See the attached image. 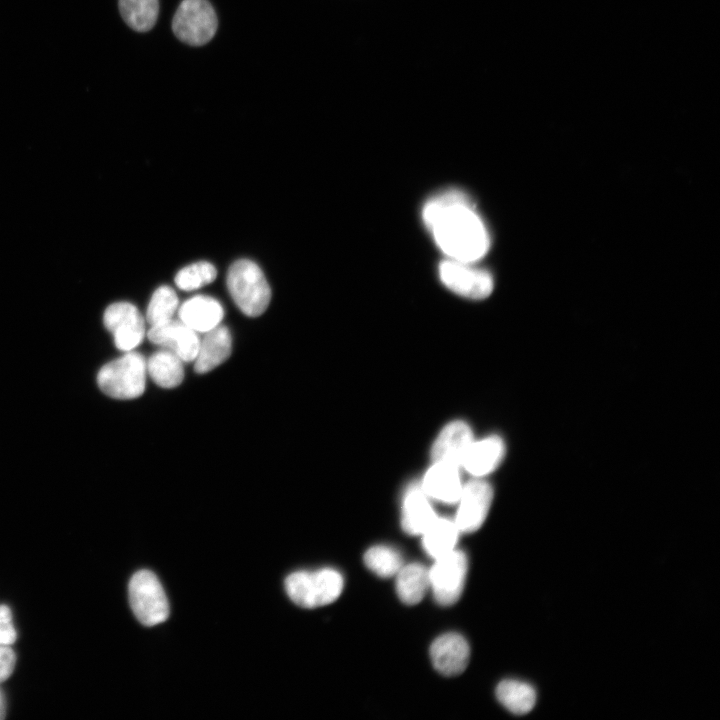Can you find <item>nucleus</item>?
<instances>
[{
  "label": "nucleus",
  "mask_w": 720,
  "mask_h": 720,
  "mask_svg": "<svg viewBox=\"0 0 720 720\" xmlns=\"http://www.w3.org/2000/svg\"><path fill=\"white\" fill-rule=\"evenodd\" d=\"M216 276V268L211 263L199 261L179 270L175 284L182 290L191 291L208 285Z\"/></svg>",
  "instance_id": "a878e982"
},
{
  "label": "nucleus",
  "mask_w": 720,
  "mask_h": 720,
  "mask_svg": "<svg viewBox=\"0 0 720 720\" xmlns=\"http://www.w3.org/2000/svg\"><path fill=\"white\" fill-rule=\"evenodd\" d=\"M200 339L194 370L204 374L224 363L232 352V336L226 326L218 325Z\"/></svg>",
  "instance_id": "4468645a"
},
{
  "label": "nucleus",
  "mask_w": 720,
  "mask_h": 720,
  "mask_svg": "<svg viewBox=\"0 0 720 720\" xmlns=\"http://www.w3.org/2000/svg\"><path fill=\"white\" fill-rule=\"evenodd\" d=\"M179 300L170 286H160L153 293L146 312V320L150 326L166 323L173 319L178 310Z\"/></svg>",
  "instance_id": "b1692460"
},
{
  "label": "nucleus",
  "mask_w": 720,
  "mask_h": 720,
  "mask_svg": "<svg viewBox=\"0 0 720 720\" xmlns=\"http://www.w3.org/2000/svg\"><path fill=\"white\" fill-rule=\"evenodd\" d=\"M499 702L510 712L526 714L532 710L536 702L534 688L525 682L517 680H504L496 689Z\"/></svg>",
  "instance_id": "4be33fe9"
},
{
  "label": "nucleus",
  "mask_w": 720,
  "mask_h": 720,
  "mask_svg": "<svg viewBox=\"0 0 720 720\" xmlns=\"http://www.w3.org/2000/svg\"><path fill=\"white\" fill-rule=\"evenodd\" d=\"M439 275L443 284L454 293L470 299H483L493 289L491 275L472 266L471 262L447 259L440 263Z\"/></svg>",
  "instance_id": "6e6552de"
},
{
  "label": "nucleus",
  "mask_w": 720,
  "mask_h": 720,
  "mask_svg": "<svg viewBox=\"0 0 720 720\" xmlns=\"http://www.w3.org/2000/svg\"><path fill=\"white\" fill-rule=\"evenodd\" d=\"M364 563L380 577L394 576L403 566L401 554L388 546H374L368 549L364 555Z\"/></svg>",
  "instance_id": "393cba45"
},
{
  "label": "nucleus",
  "mask_w": 720,
  "mask_h": 720,
  "mask_svg": "<svg viewBox=\"0 0 720 720\" xmlns=\"http://www.w3.org/2000/svg\"><path fill=\"white\" fill-rule=\"evenodd\" d=\"M103 322L120 351L135 350L145 337L144 318L137 307L129 302L109 305L104 312Z\"/></svg>",
  "instance_id": "1a4fd4ad"
},
{
  "label": "nucleus",
  "mask_w": 720,
  "mask_h": 720,
  "mask_svg": "<svg viewBox=\"0 0 720 720\" xmlns=\"http://www.w3.org/2000/svg\"><path fill=\"white\" fill-rule=\"evenodd\" d=\"M423 219L449 258L472 263L486 254L487 230L463 192L448 190L433 197L423 208Z\"/></svg>",
  "instance_id": "f257e3e1"
},
{
  "label": "nucleus",
  "mask_w": 720,
  "mask_h": 720,
  "mask_svg": "<svg viewBox=\"0 0 720 720\" xmlns=\"http://www.w3.org/2000/svg\"><path fill=\"white\" fill-rule=\"evenodd\" d=\"M16 637L11 610L7 605H0V644L12 645Z\"/></svg>",
  "instance_id": "bb28decb"
},
{
  "label": "nucleus",
  "mask_w": 720,
  "mask_h": 720,
  "mask_svg": "<svg viewBox=\"0 0 720 720\" xmlns=\"http://www.w3.org/2000/svg\"><path fill=\"white\" fill-rule=\"evenodd\" d=\"M227 288L238 308L249 317L260 316L270 303V286L260 267L251 260L240 259L230 266Z\"/></svg>",
  "instance_id": "f03ea898"
},
{
  "label": "nucleus",
  "mask_w": 720,
  "mask_h": 720,
  "mask_svg": "<svg viewBox=\"0 0 720 720\" xmlns=\"http://www.w3.org/2000/svg\"><path fill=\"white\" fill-rule=\"evenodd\" d=\"M467 568V557L460 550L454 549L435 559L429 570V586L438 604L450 606L458 601L463 591Z\"/></svg>",
  "instance_id": "0eeeda50"
},
{
  "label": "nucleus",
  "mask_w": 720,
  "mask_h": 720,
  "mask_svg": "<svg viewBox=\"0 0 720 720\" xmlns=\"http://www.w3.org/2000/svg\"><path fill=\"white\" fill-rule=\"evenodd\" d=\"M436 518L437 515L421 486L417 484L410 486L402 506L403 530L411 535L422 534Z\"/></svg>",
  "instance_id": "a211bd4d"
},
{
  "label": "nucleus",
  "mask_w": 720,
  "mask_h": 720,
  "mask_svg": "<svg viewBox=\"0 0 720 720\" xmlns=\"http://www.w3.org/2000/svg\"><path fill=\"white\" fill-rule=\"evenodd\" d=\"M129 602L136 618L145 626L164 622L169 616V604L156 575L140 570L130 579Z\"/></svg>",
  "instance_id": "39448f33"
},
{
  "label": "nucleus",
  "mask_w": 720,
  "mask_h": 720,
  "mask_svg": "<svg viewBox=\"0 0 720 720\" xmlns=\"http://www.w3.org/2000/svg\"><path fill=\"white\" fill-rule=\"evenodd\" d=\"M178 315L181 322L197 333H206L221 324L224 310L216 299L198 295L186 300L178 308Z\"/></svg>",
  "instance_id": "2eb2a0df"
},
{
  "label": "nucleus",
  "mask_w": 720,
  "mask_h": 720,
  "mask_svg": "<svg viewBox=\"0 0 720 720\" xmlns=\"http://www.w3.org/2000/svg\"><path fill=\"white\" fill-rule=\"evenodd\" d=\"M343 585L342 575L333 569L298 571L285 579L288 596L303 608H317L334 602Z\"/></svg>",
  "instance_id": "20e7f679"
},
{
  "label": "nucleus",
  "mask_w": 720,
  "mask_h": 720,
  "mask_svg": "<svg viewBox=\"0 0 720 720\" xmlns=\"http://www.w3.org/2000/svg\"><path fill=\"white\" fill-rule=\"evenodd\" d=\"M430 657L435 669L445 676L461 674L467 667L470 648L466 639L457 633H447L434 640Z\"/></svg>",
  "instance_id": "ddd939ff"
},
{
  "label": "nucleus",
  "mask_w": 720,
  "mask_h": 720,
  "mask_svg": "<svg viewBox=\"0 0 720 720\" xmlns=\"http://www.w3.org/2000/svg\"><path fill=\"white\" fill-rule=\"evenodd\" d=\"M119 11L125 23L135 31L151 30L158 18L159 0H119Z\"/></svg>",
  "instance_id": "5701e85b"
},
{
  "label": "nucleus",
  "mask_w": 720,
  "mask_h": 720,
  "mask_svg": "<svg viewBox=\"0 0 720 720\" xmlns=\"http://www.w3.org/2000/svg\"><path fill=\"white\" fill-rule=\"evenodd\" d=\"M396 592L402 602L415 605L429 587V570L419 563L402 566L396 574Z\"/></svg>",
  "instance_id": "412c9836"
},
{
  "label": "nucleus",
  "mask_w": 720,
  "mask_h": 720,
  "mask_svg": "<svg viewBox=\"0 0 720 720\" xmlns=\"http://www.w3.org/2000/svg\"><path fill=\"white\" fill-rule=\"evenodd\" d=\"M458 468L450 464L433 463L424 475L421 488L427 496L438 501L458 502L463 487Z\"/></svg>",
  "instance_id": "dca6fc26"
},
{
  "label": "nucleus",
  "mask_w": 720,
  "mask_h": 720,
  "mask_svg": "<svg viewBox=\"0 0 720 720\" xmlns=\"http://www.w3.org/2000/svg\"><path fill=\"white\" fill-rule=\"evenodd\" d=\"M492 499V487L484 480H471L462 487L454 520L460 532H474L482 526Z\"/></svg>",
  "instance_id": "9d476101"
},
{
  "label": "nucleus",
  "mask_w": 720,
  "mask_h": 720,
  "mask_svg": "<svg viewBox=\"0 0 720 720\" xmlns=\"http://www.w3.org/2000/svg\"><path fill=\"white\" fill-rule=\"evenodd\" d=\"M150 342L175 353L183 362L194 361L200 343L198 333L180 320L150 326L147 332Z\"/></svg>",
  "instance_id": "9b49d317"
},
{
  "label": "nucleus",
  "mask_w": 720,
  "mask_h": 720,
  "mask_svg": "<svg viewBox=\"0 0 720 720\" xmlns=\"http://www.w3.org/2000/svg\"><path fill=\"white\" fill-rule=\"evenodd\" d=\"M217 27L215 10L207 0H182L172 20L175 36L191 46L208 43Z\"/></svg>",
  "instance_id": "423d86ee"
},
{
  "label": "nucleus",
  "mask_w": 720,
  "mask_h": 720,
  "mask_svg": "<svg viewBox=\"0 0 720 720\" xmlns=\"http://www.w3.org/2000/svg\"><path fill=\"white\" fill-rule=\"evenodd\" d=\"M6 715V703L4 695L0 689V720L4 719Z\"/></svg>",
  "instance_id": "c85d7f7f"
},
{
  "label": "nucleus",
  "mask_w": 720,
  "mask_h": 720,
  "mask_svg": "<svg viewBox=\"0 0 720 720\" xmlns=\"http://www.w3.org/2000/svg\"><path fill=\"white\" fill-rule=\"evenodd\" d=\"M460 530L454 521L438 517L421 534L426 553L438 559L455 549Z\"/></svg>",
  "instance_id": "aec40b11"
},
{
  "label": "nucleus",
  "mask_w": 720,
  "mask_h": 720,
  "mask_svg": "<svg viewBox=\"0 0 720 720\" xmlns=\"http://www.w3.org/2000/svg\"><path fill=\"white\" fill-rule=\"evenodd\" d=\"M183 363L172 351L160 350L146 360L147 375L162 388H174L184 379Z\"/></svg>",
  "instance_id": "6ab92c4d"
},
{
  "label": "nucleus",
  "mask_w": 720,
  "mask_h": 720,
  "mask_svg": "<svg viewBox=\"0 0 720 720\" xmlns=\"http://www.w3.org/2000/svg\"><path fill=\"white\" fill-rule=\"evenodd\" d=\"M146 376V359L133 350L102 366L97 374V384L105 395L128 400L143 394Z\"/></svg>",
  "instance_id": "7ed1b4c3"
},
{
  "label": "nucleus",
  "mask_w": 720,
  "mask_h": 720,
  "mask_svg": "<svg viewBox=\"0 0 720 720\" xmlns=\"http://www.w3.org/2000/svg\"><path fill=\"white\" fill-rule=\"evenodd\" d=\"M473 441V433L465 422L449 423L440 432L432 446L433 463H445L460 467Z\"/></svg>",
  "instance_id": "f8f14e48"
},
{
  "label": "nucleus",
  "mask_w": 720,
  "mask_h": 720,
  "mask_svg": "<svg viewBox=\"0 0 720 720\" xmlns=\"http://www.w3.org/2000/svg\"><path fill=\"white\" fill-rule=\"evenodd\" d=\"M504 455L503 440L495 435L489 436L473 441L461 466L473 476L482 477L494 471L502 462Z\"/></svg>",
  "instance_id": "f3484780"
},
{
  "label": "nucleus",
  "mask_w": 720,
  "mask_h": 720,
  "mask_svg": "<svg viewBox=\"0 0 720 720\" xmlns=\"http://www.w3.org/2000/svg\"><path fill=\"white\" fill-rule=\"evenodd\" d=\"M16 655L10 645L0 644V683L7 680L14 671Z\"/></svg>",
  "instance_id": "cd10ccee"
}]
</instances>
